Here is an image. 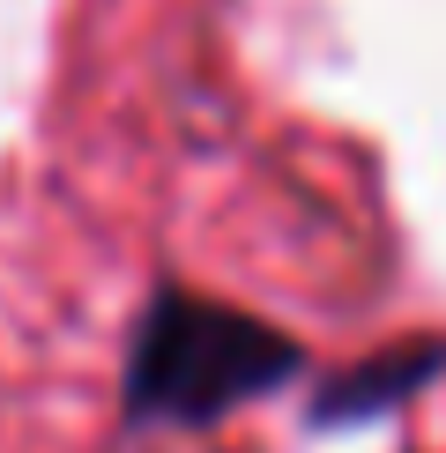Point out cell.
<instances>
[{
  "label": "cell",
  "mask_w": 446,
  "mask_h": 453,
  "mask_svg": "<svg viewBox=\"0 0 446 453\" xmlns=\"http://www.w3.org/2000/svg\"><path fill=\"white\" fill-rule=\"evenodd\" d=\"M297 372V342L268 319L231 312L216 297L164 290L135 327L127 357V417L135 424H216L275 394Z\"/></svg>",
  "instance_id": "obj_1"
}]
</instances>
